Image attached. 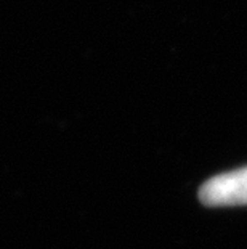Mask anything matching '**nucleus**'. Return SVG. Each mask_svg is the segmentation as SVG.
Instances as JSON below:
<instances>
[{
  "mask_svg": "<svg viewBox=\"0 0 247 249\" xmlns=\"http://www.w3.org/2000/svg\"><path fill=\"white\" fill-rule=\"evenodd\" d=\"M199 199L212 208L247 204V167L218 174L207 180L199 188Z\"/></svg>",
  "mask_w": 247,
  "mask_h": 249,
  "instance_id": "obj_1",
  "label": "nucleus"
}]
</instances>
